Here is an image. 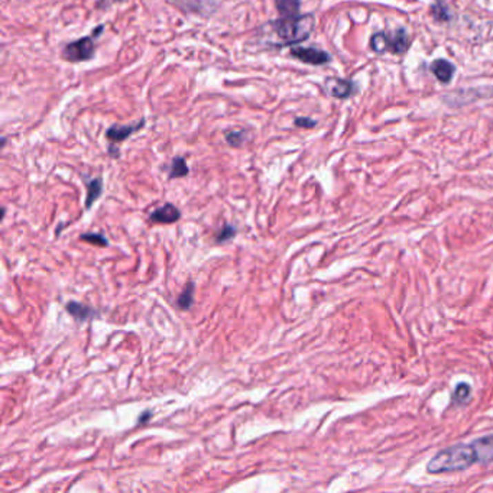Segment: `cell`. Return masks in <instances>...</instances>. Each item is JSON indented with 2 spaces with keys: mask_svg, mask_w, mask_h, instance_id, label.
<instances>
[{
  "mask_svg": "<svg viewBox=\"0 0 493 493\" xmlns=\"http://www.w3.org/2000/svg\"><path fill=\"white\" fill-rule=\"evenodd\" d=\"M476 463L477 457L472 443L456 444L444 448L432 457L427 465V472L431 474L461 472L472 467Z\"/></svg>",
  "mask_w": 493,
  "mask_h": 493,
  "instance_id": "cell-1",
  "label": "cell"
},
{
  "mask_svg": "<svg viewBox=\"0 0 493 493\" xmlns=\"http://www.w3.org/2000/svg\"><path fill=\"white\" fill-rule=\"evenodd\" d=\"M316 26V17L312 13L296 14V17H281L271 22L272 31L281 39L278 47H294L308 39Z\"/></svg>",
  "mask_w": 493,
  "mask_h": 493,
  "instance_id": "cell-2",
  "label": "cell"
},
{
  "mask_svg": "<svg viewBox=\"0 0 493 493\" xmlns=\"http://www.w3.org/2000/svg\"><path fill=\"white\" fill-rule=\"evenodd\" d=\"M94 39L96 38L93 35H87L84 38H80L77 41H72V42L67 43L61 52V57L64 61L85 63V61H90V59H93V57L96 54Z\"/></svg>",
  "mask_w": 493,
  "mask_h": 493,
  "instance_id": "cell-3",
  "label": "cell"
},
{
  "mask_svg": "<svg viewBox=\"0 0 493 493\" xmlns=\"http://www.w3.org/2000/svg\"><path fill=\"white\" fill-rule=\"evenodd\" d=\"M290 54L298 61L310 66H324L332 61L330 54L316 47H292Z\"/></svg>",
  "mask_w": 493,
  "mask_h": 493,
  "instance_id": "cell-4",
  "label": "cell"
},
{
  "mask_svg": "<svg viewBox=\"0 0 493 493\" xmlns=\"http://www.w3.org/2000/svg\"><path fill=\"white\" fill-rule=\"evenodd\" d=\"M145 126V119L141 121L130 123V125H112L106 130V139L109 141V146H116L119 143H122L128 138H130L132 134L139 132Z\"/></svg>",
  "mask_w": 493,
  "mask_h": 493,
  "instance_id": "cell-5",
  "label": "cell"
},
{
  "mask_svg": "<svg viewBox=\"0 0 493 493\" xmlns=\"http://www.w3.org/2000/svg\"><path fill=\"white\" fill-rule=\"evenodd\" d=\"M324 90L327 92V94H330L332 97L349 99L356 93L357 87H356L354 81L343 80V79H337V77H330V79H325Z\"/></svg>",
  "mask_w": 493,
  "mask_h": 493,
  "instance_id": "cell-6",
  "label": "cell"
},
{
  "mask_svg": "<svg viewBox=\"0 0 493 493\" xmlns=\"http://www.w3.org/2000/svg\"><path fill=\"white\" fill-rule=\"evenodd\" d=\"M411 38L403 28L396 29L394 34L386 32V50L392 54H403L410 48Z\"/></svg>",
  "mask_w": 493,
  "mask_h": 493,
  "instance_id": "cell-7",
  "label": "cell"
},
{
  "mask_svg": "<svg viewBox=\"0 0 493 493\" xmlns=\"http://www.w3.org/2000/svg\"><path fill=\"white\" fill-rule=\"evenodd\" d=\"M181 217V212L178 210V207H175L171 203H167L165 205L158 207L157 210H154L149 214V220L152 223H159V224H171L179 220Z\"/></svg>",
  "mask_w": 493,
  "mask_h": 493,
  "instance_id": "cell-8",
  "label": "cell"
},
{
  "mask_svg": "<svg viewBox=\"0 0 493 493\" xmlns=\"http://www.w3.org/2000/svg\"><path fill=\"white\" fill-rule=\"evenodd\" d=\"M472 445L476 452L477 463L487 465V463L493 461V434L472 441Z\"/></svg>",
  "mask_w": 493,
  "mask_h": 493,
  "instance_id": "cell-9",
  "label": "cell"
},
{
  "mask_svg": "<svg viewBox=\"0 0 493 493\" xmlns=\"http://www.w3.org/2000/svg\"><path fill=\"white\" fill-rule=\"evenodd\" d=\"M430 70L437 77V80L444 84L450 83L454 77V72H456L454 64H452L448 59H444V58L434 59V61H432L430 66Z\"/></svg>",
  "mask_w": 493,
  "mask_h": 493,
  "instance_id": "cell-10",
  "label": "cell"
},
{
  "mask_svg": "<svg viewBox=\"0 0 493 493\" xmlns=\"http://www.w3.org/2000/svg\"><path fill=\"white\" fill-rule=\"evenodd\" d=\"M67 311L71 314V316L79 320V321H85L88 319H93L94 316H99V314L92 308V307H87L81 303H77V301H70L67 305H66Z\"/></svg>",
  "mask_w": 493,
  "mask_h": 493,
  "instance_id": "cell-11",
  "label": "cell"
},
{
  "mask_svg": "<svg viewBox=\"0 0 493 493\" xmlns=\"http://www.w3.org/2000/svg\"><path fill=\"white\" fill-rule=\"evenodd\" d=\"M430 9L432 18H434L436 22H452L454 18L450 6L447 3V0H436Z\"/></svg>",
  "mask_w": 493,
  "mask_h": 493,
  "instance_id": "cell-12",
  "label": "cell"
},
{
  "mask_svg": "<svg viewBox=\"0 0 493 493\" xmlns=\"http://www.w3.org/2000/svg\"><path fill=\"white\" fill-rule=\"evenodd\" d=\"M281 17H296L300 14L301 0H274Z\"/></svg>",
  "mask_w": 493,
  "mask_h": 493,
  "instance_id": "cell-13",
  "label": "cell"
},
{
  "mask_svg": "<svg viewBox=\"0 0 493 493\" xmlns=\"http://www.w3.org/2000/svg\"><path fill=\"white\" fill-rule=\"evenodd\" d=\"M103 192V181L101 178H93L87 183V199H85V208L92 207L96 200L101 196Z\"/></svg>",
  "mask_w": 493,
  "mask_h": 493,
  "instance_id": "cell-14",
  "label": "cell"
},
{
  "mask_svg": "<svg viewBox=\"0 0 493 493\" xmlns=\"http://www.w3.org/2000/svg\"><path fill=\"white\" fill-rule=\"evenodd\" d=\"M470 396H472V386L467 382H460L454 388L452 401L453 403H457V405H463V403H466L470 399Z\"/></svg>",
  "mask_w": 493,
  "mask_h": 493,
  "instance_id": "cell-15",
  "label": "cell"
},
{
  "mask_svg": "<svg viewBox=\"0 0 493 493\" xmlns=\"http://www.w3.org/2000/svg\"><path fill=\"white\" fill-rule=\"evenodd\" d=\"M188 172H190V170H188L185 158L175 157L171 162V167H170V178L171 179L183 178V177H187Z\"/></svg>",
  "mask_w": 493,
  "mask_h": 493,
  "instance_id": "cell-16",
  "label": "cell"
},
{
  "mask_svg": "<svg viewBox=\"0 0 493 493\" xmlns=\"http://www.w3.org/2000/svg\"><path fill=\"white\" fill-rule=\"evenodd\" d=\"M224 139L232 148H241L248 141V130H228L224 132Z\"/></svg>",
  "mask_w": 493,
  "mask_h": 493,
  "instance_id": "cell-17",
  "label": "cell"
},
{
  "mask_svg": "<svg viewBox=\"0 0 493 493\" xmlns=\"http://www.w3.org/2000/svg\"><path fill=\"white\" fill-rule=\"evenodd\" d=\"M194 290H196V287H194V283L188 282L187 287L184 288V291L181 294H179L178 300H177V305L179 308L188 310L194 304Z\"/></svg>",
  "mask_w": 493,
  "mask_h": 493,
  "instance_id": "cell-18",
  "label": "cell"
},
{
  "mask_svg": "<svg viewBox=\"0 0 493 493\" xmlns=\"http://www.w3.org/2000/svg\"><path fill=\"white\" fill-rule=\"evenodd\" d=\"M80 241H81V242L93 243V245L100 246V248H108V246H109L108 239H106V236H104L103 233H93V232L84 233V234L80 236Z\"/></svg>",
  "mask_w": 493,
  "mask_h": 493,
  "instance_id": "cell-19",
  "label": "cell"
},
{
  "mask_svg": "<svg viewBox=\"0 0 493 493\" xmlns=\"http://www.w3.org/2000/svg\"><path fill=\"white\" fill-rule=\"evenodd\" d=\"M234 236H236V229L233 226H230V224H224V226L221 228V230L216 234V242L217 243L229 242V241H232Z\"/></svg>",
  "mask_w": 493,
  "mask_h": 493,
  "instance_id": "cell-20",
  "label": "cell"
},
{
  "mask_svg": "<svg viewBox=\"0 0 493 493\" xmlns=\"http://www.w3.org/2000/svg\"><path fill=\"white\" fill-rule=\"evenodd\" d=\"M294 125L298 128H303V129H312V128H316L317 122L311 117H296L294 121Z\"/></svg>",
  "mask_w": 493,
  "mask_h": 493,
  "instance_id": "cell-21",
  "label": "cell"
},
{
  "mask_svg": "<svg viewBox=\"0 0 493 493\" xmlns=\"http://www.w3.org/2000/svg\"><path fill=\"white\" fill-rule=\"evenodd\" d=\"M148 418H151V412H149V411H146V412L139 418V424H143V423L148 420Z\"/></svg>",
  "mask_w": 493,
  "mask_h": 493,
  "instance_id": "cell-22",
  "label": "cell"
},
{
  "mask_svg": "<svg viewBox=\"0 0 493 493\" xmlns=\"http://www.w3.org/2000/svg\"><path fill=\"white\" fill-rule=\"evenodd\" d=\"M112 2H117V3H123V2H126V0H112Z\"/></svg>",
  "mask_w": 493,
  "mask_h": 493,
  "instance_id": "cell-23",
  "label": "cell"
}]
</instances>
